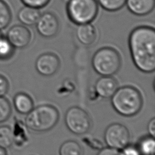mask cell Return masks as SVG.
<instances>
[{
	"label": "cell",
	"mask_w": 155,
	"mask_h": 155,
	"mask_svg": "<svg viewBox=\"0 0 155 155\" xmlns=\"http://www.w3.org/2000/svg\"><path fill=\"white\" fill-rule=\"evenodd\" d=\"M128 44L136 67L145 73L155 70V30L150 26H139L130 34Z\"/></svg>",
	"instance_id": "obj_1"
},
{
	"label": "cell",
	"mask_w": 155,
	"mask_h": 155,
	"mask_svg": "<svg viewBox=\"0 0 155 155\" xmlns=\"http://www.w3.org/2000/svg\"><path fill=\"white\" fill-rule=\"evenodd\" d=\"M111 97L113 107L122 116H133L142 108L141 94L133 87L125 86L117 88Z\"/></svg>",
	"instance_id": "obj_2"
},
{
	"label": "cell",
	"mask_w": 155,
	"mask_h": 155,
	"mask_svg": "<svg viewBox=\"0 0 155 155\" xmlns=\"http://www.w3.org/2000/svg\"><path fill=\"white\" fill-rule=\"evenodd\" d=\"M59 112L50 105H42L33 108L26 116L27 127L35 131H46L51 129L58 122Z\"/></svg>",
	"instance_id": "obj_3"
},
{
	"label": "cell",
	"mask_w": 155,
	"mask_h": 155,
	"mask_svg": "<svg viewBox=\"0 0 155 155\" xmlns=\"http://www.w3.org/2000/svg\"><path fill=\"white\" fill-rule=\"evenodd\" d=\"M91 64L94 70L101 76H112L119 70L121 59L114 48L103 47L95 52Z\"/></svg>",
	"instance_id": "obj_4"
},
{
	"label": "cell",
	"mask_w": 155,
	"mask_h": 155,
	"mask_svg": "<svg viewBox=\"0 0 155 155\" xmlns=\"http://www.w3.org/2000/svg\"><path fill=\"white\" fill-rule=\"evenodd\" d=\"M67 12L70 20L75 24L91 23L96 17L98 4L96 0H68Z\"/></svg>",
	"instance_id": "obj_5"
},
{
	"label": "cell",
	"mask_w": 155,
	"mask_h": 155,
	"mask_svg": "<svg viewBox=\"0 0 155 155\" xmlns=\"http://www.w3.org/2000/svg\"><path fill=\"white\" fill-rule=\"evenodd\" d=\"M65 122L68 130L78 135L87 133L91 125V119L88 113L78 107H72L67 111Z\"/></svg>",
	"instance_id": "obj_6"
},
{
	"label": "cell",
	"mask_w": 155,
	"mask_h": 155,
	"mask_svg": "<svg viewBox=\"0 0 155 155\" xmlns=\"http://www.w3.org/2000/svg\"><path fill=\"white\" fill-rule=\"evenodd\" d=\"M130 139L128 129L124 125L118 123L110 125L104 133V140L108 147L118 150L127 146Z\"/></svg>",
	"instance_id": "obj_7"
},
{
	"label": "cell",
	"mask_w": 155,
	"mask_h": 155,
	"mask_svg": "<svg viewBox=\"0 0 155 155\" xmlns=\"http://www.w3.org/2000/svg\"><path fill=\"white\" fill-rule=\"evenodd\" d=\"M36 25L39 34L48 38H52L57 34L59 24L54 14L51 12H45L40 15Z\"/></svg>",
	"instance_id": "obj_8"
},
{
	"label": "cell",
	"mask_w": 155,
	"mask_h": 155,
	"mask_svg": "<svg viewBox=\"0 0 155 155\" xmlns=\"http://www.w3.org/2000/svg\"><path fill=\"white\" fill-rule=\"evenodd\" d=\"M59 58L51 53H45L40 55L35 63L37 71L45 76L54 74L59 69Z\"/></svg>",
	"instance_id": "obj_9"
},
{
	"label": "cell",
	"mask_w": 155,
	"mask_h": 155,
	"mask_svg": "<svg viewBox=\"0 0 155 155\" xmlns=\"http://www.w3.org/2000/svg\"><path fill=\"white\" fill-rule=\"evenodd\" d=\"M6 37L14 48H23L30 42L31 33L25 26L15 25L8 30Z\"/></svg>",
	"instance_id": "obj_10"
},
{
	"label": "cell",
	"mask_w": 155,
	"mask_h": 155,
	"mask_svg": "<svg viewBox=\"0 0 155 155\" xmlns=\"http://www.w3.org/2000/svg\"><path fill=\"white\" fill-rule=\"evenodd\" d=\"M96 93L104 98L111 97L117 89V82L111 76H102L94 85Z\"/></svg>",
	"instance_id": "obj_11"
},
{
	"label": "cell",
	"mask_w": 155,
	"mask_h": 155,
	"mask_svg": "<svg viewBox=\"0 0 155 155\" xmlns=\"http://www.w3.org/2000/svg\"><path fill=\"white\" fill-rule=\"evenodd\" d=\"M125 4L133 14L137 16H145L154 9L155 0H127Z\"/></svg>",
	"instance_id": "obj_12"
},
{
	"label": "cell",
	"mask_w": 155,
	"mask_h": 155,
	"mask_svg": "<svg viewBox=\"0 0 155 155\" xmlns=\"http://www.w3.org/2000/svg\"><path fill=\"white\" fill-rule=\"evenodd\" d=\"M76 35L78 40L84 45H91L97 38L96 30L90 23L78 25Z\"/></svg>",
	"instance_id": "obj_13"
},
{
	"label": "cell",
	"mask_w": 155,
	"mask_h": 155,
	"mask_svg": "<svg viewBox=\"0 0 155 155\" xmlns=\"http://www.w3.org/2000/svg\"><path fill=\"white\" fill-rule=\"evenodd\" d=\"M40 15L39 8L25 5L19 11L18 19L24 25H33L36 24Z\"/></svg>",
	"instance_id": "obj_14"
},
{
	"label": "cell",
	"mask_w": 155,
	"mask_h": 155,
	"mask_svg": "<svg viewBox=\"0 0 155 155\" xmlns=\"http://www.w3.org/2000/svg\"><path fill=\"white\" fill-rule=\"evenodd\" d=\"M13 104L16 111L21 114L28 113L34 107L31 97L24 93L16 94L13 99Z\"/></svg>",
	"instance_id": "obj_15"
},
{
	"label": "cell",
	"mask_w": 155,
	"mask_h": 155,
	"mask_svg": "<svg viewBox=\"0 0 155 155\" xmlns=\"http://www.w3.org/2000/svg\"><path fill=\"white\" fill-rule=\"evenodd\" d=\"M13 133V143L18 147H21L28 141V137L26 133V130L23 123L19 120H16L14 124Z\"/></svg>",
	"instance_id": "obj_16"
},
{
	"label": "cell",
	"mask_w": 155,
	"mask_h": 155,
	"mask_svg": "<svg viewBox=\"0 0 155 155\" xmlns=\"http://www.w3.org/2000/svg\"><path fill=\"white\" fill-rule=\"evenodd\" d=\"M59 154V155H82V149L77 142L67 140L61 145Z\"/></svg>",
	"instance_id": "obj_17"
},
{
	"label": "cell",
	"mask_w": 155,
	"mask_h": 155,
	"mask_svg": "<svg viewBox=\"0 0 155 155\" xmlns=\"http://www.w3.org/2000/svg\"><path fill=\"white\" fill-rule=\"evenodd\" d=\"M13 133L12 128L6 125L0 127V147L6 149L13 143Z\"/></svg>",
	"instance_id": "obj_18"
},
{
	"label": "cell",
	"mask_w": 155,
	"mask_h": 155,
	"mask_svg": "<svg viewBox=\"0 0 155 155\" xmlns=\"http://www.w3.org/2000/svg\"><path fill=\"white\" fill-rule=\"evenodd\" d=\"M141 155H154L155 141L152 136L142 139L137 147Z\"/></svg>",
	"instance_id": "obj_19"
},
{
	"label": "cell",
	"mask_w": 155,
	"mask_h": 155,
	"mask_svg": "<svg viewBox=\"0 0 155 155\" xmlns=\"http://www.w3.org/2000/svg\"><path fill=\"white\" fill-rule=\"evenodd\" d=\"M12 20V13L8 5L0 0V30L8 27Z\"/></svg>",
	"instance_id": "obj_20"
},
{
	"label": "cell",
	"mask_w": 155,
	"mask_h": 155,
	"mask_svg": "<svg viewBox=\"0 0 155 155\" xmlns=\"http://www.w3.org/2000/svg\"><path fill=\"white\" fill-rule=\"evenodd\" d=\"M15 48L7 37L0 36V59L6 60L10 58L14 53Z\"/></svg>",
	"instance_id": "obj_21"
},
{
	"label": "cell",
	"mask_w": 155,
	"mask_h": 155,
	"mask_svg": "<svg viewBox=\"0 0 155 155\" xmlns=\"http://www.w3.org/2000/svg\"><path fill=\"white\" fill-rule=\"evenodd\" d=\"M127 0H97L101 6L105 10L116 12L122 8Z\"/></svg>",
	"instance_id": "obj_22"
},
{
	"label": "cell",
	"mask_w": 155,
	"mask_h": 155,
	"mask_svg": "<svg viewBox=\"0 0 155 155\" xmlns=\"http://www.w3.org/2000/svg\"><path fill=\"white\" fill-rule=\"evenodd\" d=\"M12 113L9 101L4 96H0V123L7 120Z\"/></svg>",
	"instance_id": "obj_23"
},
{
	"label": "cell",
	"mask_w": 155,
	"mask_h": 155,
	"mask_svg": "<svg viewBox=\"0 0 155 155\" xmlns=\"http://www.w3.org/2000/svg\"><path fill=\"white\" fill-rule=\"evenodd\" d=\"M50 0H21L25 5L41 8L45 7Z\"/></svg>",
	"instance_id": "obj_24"
},
{
	"label": "cell",
	"mask_w": 155,
	"mask_h": 155,
	"mask_svg": "<svg viewBox=\"0 0 155 155\" xmlns=\"http://www.w3.org/2000/svg\"><path fill=\"white\" fill-rule=\"evenodd\" d=\"M82 140L85 143L93 149L101 150L103 148L102 143L98 139L90 137H85L82 139Z\"/></svg>",
	"instance_id": "obj_25"
},
{
	"label": "cell",
	"mask_w": 155,
	"mask_h": 155,
	"mask_svg": "<svg viewBox=\"0 0 155 155\" xmlns=\"http://www.w3.org/2000/svg\"><path fill=\"white\" fill-rule=\"evenodd\" d=\"M119 155H141L139 149L132 145H127L119 151Z\"/></svg>",
	"instance_id": "obj_26"
},
{
	"label": "cell",
	"mask_w": 155,
	"mask_h": 155,
	"mask_svg": "<svg viewBox=\"0 0 155 155\" xmlns=\"http://www.w3.org/2000/svg\"><path fill=\"white\" fill-rule=\"evenodd\" d=\"M9 87L8 82L7 79L0 74V96H4L8 91Z\"/></svg>",
	"instance_id": "obj_27"
},
{
	"label": "cell",
	"mask_w": 155,
	"mask_h": 155,
	"mask_svg": "<svg viewBox=\"0 0 155 155\" xmlns=\"http://www.w3.org/2000/svg\"><path fill=\"white\" fill-rule=\"evenodd\" d=\"M97 155H119V151L108 147L101 149Z\"/></svg>",
	"instance_id": "obj_28"
},
{
	"label": "cell",
	"mask_w": 155,
	"mask_h": 155,
	"mask_svg": "<svg viewBox=\"0 0 155 155\" xmlns=\"http://www.w3.org/2000/svg\"><path fill=\"white\" fill-rule=\"evenodd\" d=\"M148 131L150 136L154 137L155 135V119L152 118L148 124Z\"/></svg>",
	"instance_id": "obj_29"
},
{
	"label": "cell",
	"mask_w": 155,
	"mask_h": 155,
	"mask_svg": "<svg viewBox=\"0 0 155 155\" xmlns=\"http://www.w3.org/2000/svg\"><path fill=\"white\" fill-rule=\"evenodd\" d=\"M0 155H7L5 149L0 147Z\"/></svg>",
	"instance_id": "obj_30"
},
{
	"label": "cell",
	"mask_w": 155,
	"mask_h": 155,
	"mask_svg": "<svg viewBox=\"0 0 155 155\" xmlns=\"http://www.w3.org/2000/svg\"><path fill=\"white\" fill-rule=\"evenodd\" d=\"M1 35H2V34H1V32H0V36H1Z\"/></svg>",
	"instance_id": "obj_31"
}]
</instances>
